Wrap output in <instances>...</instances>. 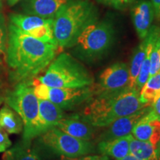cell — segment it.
Returning a JSON list of instances; mask_svg holds the SVG:
<instances>
[{"label": "cell", "instance_id": "22", "mask_svg": "<svg viewBox=\"0 0 160 160\" xmlns=\"http://www.w3.org/2000/svg\"><path fill=\"white\" fill-rule=\"evenodd\" d=\"M11 23L24 32L45 25L51 22L53 19H43L37 16L28 14H13L11 16Z\"/></svg>", "mask_w": 160, "mask_h": 160}, {"label": "cell", "instance_id": "15", "mask_svg": "<svg viewBox=\"0 0 160 160\" xmlns=\"http://www.w3.org/2000/svg\"><path fill=\"white\" fill-rule=\"evenodd\" d=\"M133 135L129 134L118 139L100 141L98 150L104 156H108L116 160H120L129 154L130 141Z\"/></svg>", "mask_w": 160, "mask_h": 160}, {"label": "cell", "instance_id": "3", "mask_svg": "<svg viewBox=\"0 0 160 160\" xmlns=\"http://www.w3.org/2000/svg\"><path fill=\"white\" fill-rule=\"evenodd\" d=\"M99 19V11L91 0H73L53 19V31L58 47L72 48L88 26Z\"/></svg>", "mask_w": 160, "mask_h": 160}, {"label": "cell", "instance_id": "29", "mask_svg": "<svg viewBox=\"0 0 160 160\" xmlns=\"http://www.w3.org/2000/svg\"><path fill=\"white\" fill-rule=\"evenodd\" d=\"M154 11V17L157 20H160V0H150Z\"/></svg>", "mask_w": 160, "mask_h": 160}, {"label": "cell", "instance_id": "36", "mask_svg": "<svg viewBox=\"0 0 160 160\" xmlns=\"http://www.w3.org/2000/svg\"><path fill=\"white\" fill-rule=\"evenodd\" d=\"M94 160H103V159H102V158H100V157H97V159H95Z\"/></svg>", "mask_w": 160, "mask_h": 160}, {"label": "cell", "instance_id": "35", "mask_svg": "<svg viewBox=\"0 0 160 160\" xmlns=\"http://www.w3.org/2000/svg\"><path fill=\"white\" fill-rule=\"evenodd\" d=\"M155 160H160V154L156 155V159Z\"/></svg>", "mask_w": 160, "mask_h": 160}, {"label": "cell", "instance_id": "5", "mask_svg": "<svg viewBox=\"0 0 160 160\" xmlns=\"http://www.w3.org/2000/svg\"><path fill=\"white\" fill-rule=\"evenodd\" d=\"M115 28L109 19H98L88 26L78 37L73 53L78 59L92 62L101 59L114 43Z\"/></svg>", "mask_w": 160, "mask_h": 160}, {"label": "cell", "instance_id": "6", "mask_svg": "<svg viewBox=\"0 0 160 160\" xmlns=\"http://www.w3.org/2000/svg\"><path fill=\"white\" fill-rule=\"evenodd\" d=\"M6 104L14 110L23 122V141L31 145L32 139L40 136L39 99L33 91V82H19L5 98Z\"/></svg>", "mask_w": 160, "mask_h": 160}, {"label": "cell", "instance_id": "21", "mask_svg": "<svg viewBox=\"0 0 160 160\" xmlns=\"http://www.w3.org/2000/svg\"><path fill=\"white\" fill-rule=\"evenodd\" d=\"M148 39L146 37L142 39V42L137 46V48L133 52V56L131 58V65L129 66L130 71V84L129 87L131 88H134L136 80L139 75V70L141 68L142 64L145 59L147 51V46Z\"/></svg>", "mask_w": 160, "mask_h": 160}, {"label": "cell", "instance_id": "28", "mask_svg": "<svg viewBox=\"0 0 160 160\" xmlns=\"http://www.w3.org/2000/svg\"><path fill=\"white\" fill-rule=\"evenodd\" d=\"M12 145L8 134L2 128L0 127V153L5 152Z\"/></svg>", "mask_w": 160, "mask_h": 160}, {"label": "cell", "instance_id": "10", "mask_svg": "<svg viewBox=\"0 0 160 160\" xmlns=\"http://www.w3.org/2000/svg\"><path fill=\"white\" fill-rule=\"evenodd\" d=\"M150 109L151 105L146 106L133 114L125 116L115 120L107 126L105 131L99 135V142L108 141L131 134L138 122L150 111Z\"/></svg>", "mask_w": 160, "mask_h": 160}, {"label": "cell", "instance_id": "2", "mask_svg": "<svg viewBox=\"0 0 160 160\" xmlns=\"http://www.w3.org/2000/svg\"><path fill=\"white\" fill-rule=\"evenodd\" d=\"M145 107L139 100V91L129 87L93 97L79 116L94 128H106L115 120L133 114Z\"/></svg>", "mask_w": 160, "mask_h": 160}, {"label": "cell", "instance_id": "1", "mask_svg": "<svg viewBox=\"0 0 160 160\" xmlns=\"http://www.w3.org/2000/svg\"><path fill=\"white\" fill-rule=\"evenodd\" d=\"M57 48V44L39 41L11 23L5 52L12 78L19 82L33 79L55 59Z\"/></svg>", "mask_w": 160, "mask_h": 160}, {"label": "cell", "instance_id": "16", "mask_svg": "<svg viewBox=\"0 0 160 160\" xmlns=\"http://www.w3.org/2000/svg\"><path fill=\"white\" fill-rule=\"evenodd\" d=\"M143 117L133 128L131 134L135 139L149 142L156 147L160 139V121L146 120Z\"/></svg>", "mask_w": 160, "mask_h": 160}, {"label": "cell", "instance_id": "14", "mask_svg": "<svg viewBox=\"0 0 160 160\" xmlns=\"http://www.w3.org/2000/svg\"><path fill=\"white\" fill-rule=\"evenodd\" d=\"M65 117L63 110L47 99H39V125L40 136L57 124Z\"/></svg>", "mask_w": 160, "mask_h": 160}, {"label": "cell", "instance_id": "34", "mask_svg": "<svg viewBox=\"0 0 160 160\" xmlns=\"http://www.w3.org/2000/svg\"><path fill=\"white\" fill-rule=\"evenodd\" d=\"M4 100H5V98H3V97H0V105H1V104L3 102Z\"/></svg>", "mask_w": 160, "mask_h": 160}, {"label": "cell", "instance_id": "20", "mask_svg": "<svg viewBox=\"0 0 160 160\" xmlns=\"http://www.w3.org/2000/svg\"><path fill=\"white\" fill-rule=\"evenodd\" d=\"M2 160H42L39 153L31 148V145L22 142L17 143L12 148L5 151Z\"/></svg>", "mask_w": 160, "mask_h": 160}, {"label": "cell", "instance_id": "13", "mask_svg": "<svg viewBox=\"0 0 160 160\" xmlns=\"http://www.w3.org/2000/svg\"><path fill=\"white\" fill-rule=\"evenodd\" d=\"M57 127L72 137L86 141H90L94 134V127L86 122L77 114L64 117Z\"/></svg>", "mask_w": 160, "mask_h": 160}, {"label": "cell", "instance_id": "24", "mask_svg": "<svg viewBox=\"0 0 160 160\" xmlns=\"http://www.w3.org/2000/svg\"><path fill=\"white\" fill-rule=\"evenodd\" d=\"M25 33L32 37L35 38V39L39 40V41L44 42L57 44L54 39V36H53V20L50 22L45 24V25H41L31 30V31L25 32Z\"/></svg>", "mask_w": 160, "mask_h": 160}, {"label": "cell", "instance_id": "33", "mask_svg": "<svg viewBox=\"0 0 160 160\" xmlns=\"http://www.w3.org/2000/svg\"><path fill=\"white\" fill-rule=\"evenodd\" d=\"M20 1V0H8V2L11 6L12 5H14L15 4H17L18 2Z\"/></svg>", "mask_w": 160, "mask_h": 160}, {"label": "cell", "instance_id": "18", "mask_svg": "<svg viewBox=\"0 0 160 160\" xmlns=\"http://www.w3.org/2000/svg\"><path fill=\"white\" fill-rule=\"evenodd\" d=\"M148 34L151 39L150 48V77L160 71V27L152 25Z\"/></svg>", "mask_w": 160, "mask_h": 160}, {"label": "cell", "instance_id": "17", "mask_svg": "<svg viewBox=\"0 0 160 160\" xmlns=\"http://www.w3.org/2000/svg\"><path fill=\"white\" fill-rule=\"evenodd\" d=\"M23 122L20 116L8 105L0 109V127L8 133L18 134L23 130Z\"/></svg>", "mask_w": 160, "mask_h": 160}, {"label": "cell", "instance_id": "25", "mask_svg": "<svg viewBox=\"0 0 160 160\" xmlns=\"http://www.w3.org/2000/svg\"><path fill=\"white\" fill-rule=\"evenodd\" d=\"M8 33L7 27L4 16L0 13V56L5 53L8 45Z\"/></svg>", "mask_w": 160, "mask_h": 160}, {"label": "cell", "instance_id": "31", "mask_svg": "<svg viewBox=\"0 0 160 160\" xmlns=\"http://www.w3.org/2000/svg\"><path fill=\"white\" fill-rule=\"evenodd\" d=\"M120 160H143V159H139V158L134 157V156L131 155V154H128L126 157H125L122 159H121Z\"/></svg>", "mask_w": 160, "mask_h": 160}, {"label": "cell", "instance_id": "23", "mask_svg": "<svg viewBox=\"0 0 160 160\" xmlns=\"http://www.w3.org/2000/svg\"><path fill=\"white\" fill-rule=\"evenodd\" d=\"M129 153L143 160L156 159V147L151 142L132 137L130 141Z\"/></svg>", "mask_w": 160, "mask_h": 160}, {"label": "cell", "instance_id": "12", "mask_svg": "<svg viewBox=\"0 0 160 160\" xmlns=\"http://www.w3.org/2000/svg\"><path fill=\"white\" fill-rule=\"evenodd\" d=\"M73 0H25L23 9L26 14L43 19H53L59 12Z\"/></svg>", "mask_w": 160, "mask_h": 160}, {"label": "cell", "instance_id": "7", "mask_svg": "<svg viewBox=\"0 0 160 160\" xmlns=\"http://www.w3.org/2000/svg\"><path fill=\"white\" fill-rule=\"evenodd\" d=\"M39 137L41 145L45 149L60 157H79L95 151L94 146L90 141L72 137L57 127L52 128Z\"/></svg>", "mask_w": 160, "mask_h": 160}, {"label": "cell", "instance_id": "8", "mask_svg": "<svg viewBox=\"0 0 160 160\" xmlns=\"http://www.w3.org/2000/svg\"><path fill=\"white\" fill-rule=\"evenodd\" d=\"M33 91L39 99H47L59 106L61 109L69 110L85 102L93 97L92 85L77 88H51L42 83L33 82Z\"/></svg>", "mask_w": 160, "mask_h": 160}, {"label": "cell", "instance_id": "4", "mask_svg": "<svg viewBox=\"0 0 160 160\" xmlns=\"http://www.w3.org/2000/svg\"><path fill=\"white\" fill-rule=\"evenodd\" d=\"M38 81L49 87L64 88L87 87L94 83L93 77L85 66L66 53L55 57Z\"/></svg>", "mask_w": 160, "mask_h": 160}, {"label": "cell", "instance_id": "27", "mask_svg": "<svg viewBox=\"0 0 160 160\" xmlns=\"http://www.w3.org/2000/svg\"><path fill=\"white\" fill-rule=\"evenodd\" d=\"M143 118L146 120H158L160 121V96L152 103L151 109Z\"/></svg>", "mask_w": 160, "mask_h": 160}, {"label": "cell", "instance_id": "19", "mask_svg": "<svg viewBox=\"0 0 160 160\" xmlns=\"http://www.w3.org/2000/svg\"><path fill=\"white\" fill-rule=\"evenodd\" d=\"M160 96V71L149 77L139 91V100L145 106H150Z\"/></svg>", "mask_w": 160, "mask_h": 160}, {"label": "cell", "instance_id": "32", "mask_svg": "<svg viewBox=\"0 0 160 160\" xmlns=\"http://www.w3.org/2000/svg\"><path fill=\"white\" fill-rule=\"evenodd\" d=\"M157 154H160V139L156 146V155Z\"/></svg>", "mask_w": 160, "mask_h": 160}, {"label": "cell", "instance_id": "11", "mask_svg": "<svg viewBox=\"0 0 160 160\" xmlns=\"http://www.w3.org/2000/svg\"><path fill=\"white\" fill-rule=\"evenodd\" d=\"M131 18L137 35L141 39L147 37L154 19V11L149 0H139L133 4Z\"/></svg>", "mask_w": 160, "mask_h": 160}, {"label": "cell", "instance_id": "30", "mask_svg": "<svg viewBox=\"0 0 160 160\" xmlns=\"http://www.w3.org/2000/svg\"><path fill=\"white\" fill-rule=\"evenodd\" d=\"M97 156H85V157H74V158H69L61 157V159L58 160H94L97 159Z\"/></svg>", "mask_w": 160, "mask_h": 160}, {"label": "cell", "instance_id": "26", "mask_svg": "<svg viewBox=\"0 0 160 160\" xmlns=\"http://www.w3.org/2000/svg\"><path fill=\"white\" fill-rule=\"evenodd\" d=\"M99 3L117 10H123L133 5L136 0H97Z\"/></svg>", "mask_w": 160, "mask_h": 160}, {"label": "cell", "instance_id": "9", "mask_svg": "<svg viewBox=\"0 0 160 160\" xmlns=\"http://www.w3.org/2000/svg\"><path fill=\"white\" fill-rule=\"evenodd\" d=\"M129 66L125 62H117L106 68L97 83L92 85L93 97L108 94L129 88Z\"/></svg>", "mask_w": 160, "mask_h": 160}, {"label": "cell", "instance_id": "37", "mask_svg": "<svg viewBox=\"0 0 160 160\" xmlns=\"http://www.w3.org/2000/svg\"><path fill=\"white\" fill-rule=\"evenodd\" d=\"M2 1V0H0V2H1Z\"/></svg>", "mask_w": 160, "mask_h": 160}]
</instances>
